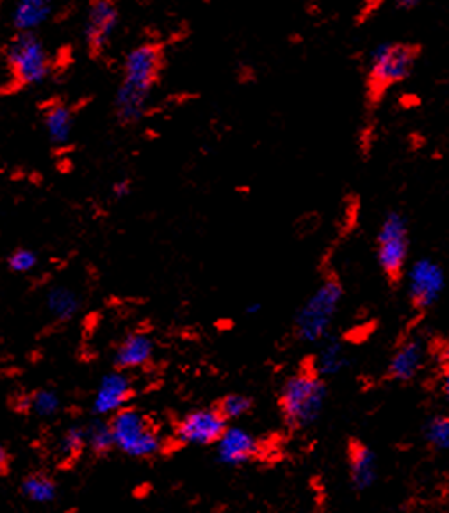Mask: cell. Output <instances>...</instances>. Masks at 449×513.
<instances>
[{
	"label": "cell",
	"mask_w": 449,
	"mask_h": 513,
	"mask_svg": "<svg viewBox=\"0 0 449 513\" xmlns=\"http://www.w3.org/2000/svg\"><path fill=\"white\" fill-rule=\"evenodd\" d=\"M159 70L161 52L157 47L139 45L128 52L124 64V80L115 98L117 117L124 126H132L143 118Z\"/></svg>",
	"instance_id": "obj_1"
},
{
	"label": "cell",
	"mask_w": 449,
	"mask_h": 513,
	"mask_svg": "<svg viewBox=\"0 0 449 513\" xmlns=\"http://www.w3.org/2000/svg\"><path fill=\"white\" fill-rule=\"evenodd\" d=\"M326 394L324 380L313 368L289 377L278 396V406L287 428L305 430L313 426L320 419Z\"/></svg>",
	"instance_id": "obj_2"
},
{
	"label": "cell",
	"mask_w": 449,
	"mask_h": 513,
	"mask_svg": "<svg viewBox=\"0 0 449 513\" xmlns=\"http://www.w3.org/2000/svg\"><path fill=\"white\" fill-rule=\"evenodd\" d=\"M342 296L344 291L341 282L335 276L324 278L295 318L296 339L307 344H316L330 335V326L335 320Z\"/></svg>",
	"instance_id": "obj_3"
},
{
	"label": "cell",
	"mask_w": 449,
	"mask_h": 513,
	"mask_svg": "<svg viewBox=\"0 0 449 513\" xmlns=\"http://www.w3.org/2000/svg\"><path fill=\"white\" fill-rule=\"evenodd\" d=\"M115 448L132 458H150L163 449V439L150 417L126 406L111 415L109 421Z\"/></svg>",
	"instance_id": "obj_4"
},
{
	"label": "cell",
	"mask_w": 449,
	"mask_h": 513,
	"mask_svg": "<svg viewBox=\"0 0 449 513\" xmlns=\"http://www.w3.org/2000/svg\"><path fill=\"white\" fill-rule=\"evenodd\" d=\"M408 225L403 214L388 212L377 238V258L385 276L396 284L403 278L408 256Z\"/></svg>",
	"instance_id": "obj_5"
},
{
	"label": "cell",
	"mask_w": 449,
	"mask_h": 513,
	"mask_svg": "<svg viewBox=\"0 0 449 513\" xmlns=\"http://www.w3.org/2000/svg\"><path fill=\"white\" fill-rule=\"evenodd\" d=\"M416 49L403 43H384L369 60V88L380 95L388 86L405 80L416 63Z\"/></svg>",
	"instance_id": "obj_6"
},
{
	"label": "cell",
	"mask_w": 449,
	"mask_h": 513,
	"mask_svg": "<svg viewBox=\"0 0 449 513\" xmlns=\"http://www.w3.org/2000/svg\"><path fill=\"white\" fill-rule=\"evenodd\" d=\"M9 66L23 86L40 84L47 79L51 66L43 43L33 33H20L9 49Z\"/></svg>",
	"instance_id": "obj_7"
},
{
	"label": "cell",
	"mask_w": 449,
	"mask_h": 513,
	"mask_svg": "<svg viewBox=\"0 0 449 513\" xmlns=\"http://www.w3.org/2000/svg\"><path fill=\"white\" fill-rule=\"evenodd\" d=\"M446 287L443 266L434 258H419L408 269V298L416 311L432 309Z\"/></svg>",
	"instance_id": "obj_8"
},
{
	"label": "cell",
	"mask_w": 449,
	"mask_h": 513,
	"mask_svg": "<svg viewBox=\"0 0 449 513\" xmlns=\"http://www.w3.org/2000/svg\"><path fill=\"white\" fill-rule=\"evenodd\" d=\"M229 423L216 406L198 408L186 414L175 426V437L186 446H210L216 444Z\"/></svg>",
	"instance_id": "obj_9"
},
{
	"label": "cell",
	"mask_w": 449,
	"mask_h": 513,
	"mask_svg": "<svg viewBox=\"0 0 449 513\" xmlns=\"http://www.w3.org/2000/svg\"><path fill=\"white\" fill-rule=\"evenodd\" d=\"M118 27V9L113 0H93L86 18V43L91 52L98 54L111 42Z\"/></svg>",
	"instance_id": "obj_10"
},
{
	"label": "cell",
	"mask_w": 449,
	"mask_h": 513,
	"mask_svg": "<svg viewBox=\"0 0 449 513\" xmlns=\"http://www.w3.org/2000/svg\"><path fill=\"white\" fill-rule=\"evenodd\" d=\"M216 454L223 465L239 467L260 454V443L256 437L239 426H227L216 443Z\"/></svg>",
	"instance_id": "obj_11"
},
{
	"label": "cell",
	"mask_w": 449,
	"mask_h": 513,
	"mask_svg": "<svg viewBox=\"0 0 449 513\" xmlns=\"http://www.w3.org/2000/svg\"><path fill=\"white\" fill-rule=\"evenodd\" d=\"M132 394L134 388L126 371L117 369L100 380L93 399V410L98 415H113L127 406Z\"/></svg>",
	"instance_id": "obj_12"
},
{
	"label": "cell",
	"mask_w": 449,
	"mask_h": 513,
	"mask_svg": "<svg viewBox=\"0 0 449 513\" xmlns=\"http://www.w3.org/2000/svg\"><path fill=\"white\" fill-rule=\"evenodd\" d=\"M423 364H425L423 342L419 339H407L394 351L387 368V375L394 382L407 384L419 375Z\"/></svg>",
	"instance_id": "obj_13"
},
{
	"label": "cell",
	"mask_w": 449,
	"mask_h": 513,
	"mask_svg": "<svg viewBox=\"0 0 449 513\" xmlns=\"http://www.w3.org/2000/svg\"><path fill=\"white\" fill-rule=\"evenodd\" d=\"M155 344L150 335L134 331L118 344L115 351V368L118 371H130L145 368L154 359Z\"/></svg>",
	"instance_id": "obj_14"
},
{
	"label": "cell",
	"mask_w": 449,
	"mask_h": 513,
	"mask_svg": "<svg viewBox=\"0 0 449 513\" xmlns=\"http://www.w3.org/2000/svg\"><path fill=\"white\" fill-rule=\"evenodd\" d=\"M350 478L357 490H368L377 481V454L360 441H350L348 444Z\"/></svg>",
	"instance_id": "obj_15"
},
{
	"label": "cell",
	"mask_w": 449,
	"mask_h": 513,
	"mask_svg": "<svg viewBox=\"0 0 449 513\" xmlns=\"http://www.w3.org/2000/svg\"><path fill=\"white\" fill-rule=\"evenodd\" d=\"M52 13L51 0H18L13 11V25L20 33H31L43 25Z\"/></svg>",
	"instance_id": "obj_16"
},
{
	"label": "cell",
	"mask_w": 449,
	"mask_h": 513,
	"mask_svg": "<svg viewBox=\"0 0 449 513\" xmlns=\"http://www.w3.org/2000/svg\"><path fill=\"white\" fill-rule=\"evenodd\" d=\"M346 366H348V357L342 348V342L335 337L326 335L321 340L320 353L314 360L313 369L316 371V375H320L321 378H324V377L339 375Z\"/></svg>",
	"instance_id": "obj_17"
},
{
	"label": "cell",
	"mask_w": 449,
	"mask_h": 513,
	"mask_svg": "<svg viewBox=\"0 0 449 513\" xmlns=\"http://www.w3.org/2000/svg\"><path fill=\"white\" fill-rule=\"evenodd\" d=\"M71 127H73L71 111L64 104H52L45 111V128L54 143L58 145L66 143L71 135Z\"/></svg>",
	"instance_id": "obj_18"
},
{
	"label": "cell",
	"mask_w": 449,
	"mask_h": 513,
	"mask_svg": "<svg viewBox=\"0 0 449 513\" xmlns=\"http://www.w3.org/2000/svg\"><path fill=\"white\" fill-rule=\"evenodd\" d=\"M79 305V296L68 287H54L47 296V307L56 320H71L77 314Z\"/></svg>",
	"instance_id": "obj_19"
},
{
	"label": "cell",
	"mask_w": 449,
	"mask_h": 513,
	"mask_svg": "<svg viewBox=\"0 0 449 513\" xmlns=\"http://www.w3.org/2000/svg\"><path fill=\"white\" fill-rule=\"evenodd\" d=\"M22 490L27 496V499H31L33 503H38V505L52 503L56 499V494H58L56 483L49 476H45V474H33V476H29L23 481Z\"/></svg>",
	"instance_id": "obj_20"
},
{
	"label": "cell",
	"mask_w": 449,
	"mask_h": 513,
	"mask_svg": "<svg viewBox=\"0 0 449 513\" xmlns=\"http://www.w3.org/2000/svg\"><path fill=\"white\" fill-rule=\"evenodd\" d=\"M86 430V448L91 449L95 454H106L115 449L111 426L108 421H95Z\"/></svg>",
	"instance_id": "obj_21"
},
{
	"label": "cell",
	"mask_w": 449,
	"mask_h": 513,
	"mask_svg": "<svg viewBox=\"0 0 449 513\" xmlns=\"http://www.w3.org/2000/svg\"><path fill=\"white\" fill-rule=\"evenodd\" d=\"M252 406H254L252 397H248L245 394H227L216 405V408L227 419L229 424H230V421H238V419L245 417L252 410Z\"/></svg>",
	"instance_id": "obj_22"
},
{
	"label": "cell",
	"mask_w": 449,
	"mask_h": 513,
	"mask_svg": "<svg viewBox=\"0 0 449 513\" xmlns=\"http://www.w3.org/2000/svg\"><path fill=\"white\" fill-rule=\"evenodd\" d=\"M426 443L435 451H446L449 446V421L446 415L432 417L425 426Z\"/></svg>",
	"instance_id": "obj_23"
},
{
	"label": "cell",
	"mask_w": 449,
	"mask_h": 513,
	"mask_svg": "<svg viewBox=\"0 0 449 513\" xmlns=\"http://www.w3.org/2000/svg\"><path fill=\"white\" fill-rule=\"evenodd\" d=\"M31 410H34L42 417H51L60 410V396L54 390L42 388L34 392L29 399Z\"/></svg>",
	"instance_id": "obj_24"
},
{
	"label": "cell",
	"mask_w": 449,
	"mask_h": 513,
	"mask_svg": "<svg viewBox=\"0 0 449 513\" xmlns=\"http://www.w3.org/2000/svg\"><path fill=\"white\" fill-rule=\"evenodd\" d=\"M86 448V430L80 426H73L66 432L61 441V451L66 456H77Z\"/></svg>",
	"instance_id": "obj_25"
},
{
	"label": "cell",
	"mask_w": 449,
	"mask_h": 513,
	"mask_svg": "<svg viewBox=\"0 0 449 513\" xmlns=\"http://www.w3.org/2000/svg\"><path fill=\"white\" fill-rule=\"evenodd\" d=\"M38 262V256L34 252L31 250H25V248H20L16 250L13 256H9V266L13 271L16 273H27L31 271Z\"/></svg>",
	"instance_id": "obj_26"
},
{
	"label": "cell",
	"mask_w": 449,
	"mask_h": 513,
	"mask_svg": "<svg viewBox=\"0 0 449 513\" xmlns=\"http://www.w3.org/2000/svg\"><path fill=\"white\" fill-rule=\"evenodd\" d=\"M130 191H132L130 181H118V182H115V186H113V194H115V198H118V200L127 198Z\"/></svg>",
	"instance_id": "obj_27"
},
{
	"label": "cell",
	"mask_w": 449,
	"mask_h": 513,
	"mask_svg": "<svg viewBox=\"0 0 449 513\" xmlns=\"http://www.w3.org/2000/svg\"><path fill=\"white\" fill-rule=\"evenodd\" d=\"M396 4L399 7H403V9H412V7H416L419 4V0H396Z\"/></svg>",
	"instance_id": "obj_28"
},
{
	"label": "cell",
	"mask_w": 449,
	"mask_h": 513,
	"mask_svg": "<svg viewBox=\"0 0 449 513\" xmlns=\"http://www.w3.org/2000/svg\"><path fill=\"white\" fill-rule=\"evenodd\" d=\"M5 465H7V452L0 446V472L5 469Z\"/></svg>",
	"instance_id": "obj_29"
},
{
	"label": "cell",
	"mask_w": 449,
	"mask_h": 513,
	"mask_svg": "<svg viewBox=\"0 0 449 513\" xmlns=\"http://www.w3.org/2000/svg\"><path fill=\"white\" fill-rule=\"evenodd\" d=\"M260 309H262L260 303H252V305L247 307V314H257V312H260Z\"/></svg>",
	"instance_id": "obj_30"
}]
</instances>
